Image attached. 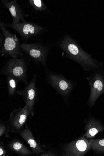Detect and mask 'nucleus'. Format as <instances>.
I'll return each instance as SVG.
<instances>
[{
    "label": "nucleus",
    "instance_id": "f257e3e1",
    "mask_svg": "<svg viewBox=\"0 0 104 156\" xmlns=\"http://www.w3.org/2000/svg\"><path fill=\"white\" fill-rule=\"evenodd\" d=\"M58 46L66 53L67 58L79 64L84 71L94 72L100 70L103 64L86 52L70 36L66 35L58 44Z\"/></svg>",
    "mask_w": 104,
    "mask_h": 156
},
{
    "label": "nucleus",
    "instance_id": "f03ea898",
    "mask_svg": "<svg viewBox=\"0 0 104 156\" xmlns=\"http://www.w3.org/2000/svg\"><path fill=\"white\" fill-rule=\"evenodd\" d=\"M45 81L56 91L68 103L71 92L75 87L76 83L66 79L62 74L45 70Z\"/></svg>",
    "mask_w": 104,
    "mask_h": 156
},
{
    "label": "nucleus",
    "instance_id": "7ed1b4c3",
    "mask_svg": "<svg viewBox=\"0 0 104 156\" xmlns=\"http://www.w3.org/2000/svg\"><path fill=\"white\" fill-rule=\"evenodd\" d=\"M6 27L5 24L0 21V29L4 37L3 44L1 49L2 56H9L14 59L23 58V55L18 37L15 34L9 32Z\"/></svg>",
    "mask_w": 104,
    "mask_h": 156
},
{
    "label": "nucleus",
    "instance_id": "20e7f679",
    "mask_svg": "<svg viewBox=\"0 0 104 156\" xmlns=\"http://www.w3.org/2000/svg\"><path fill=\"white\" fill-rule=\"evenodd\" d=\"M0 74L2 76H12L26 85L28 83L26 63L23 58L8 60L2 67Z\"/></svg>",
    "mask_w": 104,
    "mask_h": 156
},
{
    "label": "nucleus",
    "instance_id": "39448f33",
    "mask_svg": "<svg viewBox=\"0 0 104 156\" xmlns=\"http://www.w3.org/2000/svg\"><path fill=\"white\" fill-rule=\"evenodd\" d=\"M100 70L87 78L91 89L87 104L91 108L95 105L99 98L104 94V74Z\"/></svg>",
    "mask_w": 104,
    "mask_h": 156
},
{
    "label": "nucleus",
    "instance_id": "423d86ee",
    "mask_svg": "<svg viewBox=\"0 0 104 156\" xmlns=\"http://www.w3.org/2000/svg\"><path fill=\"white\" fill-rule=\"evenodd\" d=\"M21 50L35 62L46 66L48 55L50 48L38 43L23 44L20 45Z\"/></svg>",
    "mask_w": 104,
    "mask_h": 156
},
{
    "label": "nucleus",
    "instance_id": "0eeeda50",
    "mask_svg": "<svg viewBox=\"0 0 104 156\" xmlns=\"http://www.w3.org/2000/svg\"><path fill=\"white\" fill-rule=\"evenodd\" d=\"M30 115L28 107L26 105L23 107L14 109L10 113V117L6 122L11 131L18 133L22 130Z\"/></svg>",
    "mask_w": 104,
    "mask_h": 156
},
{
    "label": "nucleus",
    "instance_id": "6e6552de",
    "mask_svg": "<svg viewBox=\"0 0 104 156\" xmlns=\"http://www.w3.org/2000/svg\"><path fill=\"white\" fill-rule=\"evenodd\" d=\"M91 149V145L90 140L83 136L65 146L63 155L82 156Z\"/></svg>",
    "mask_w": 104,
    "mask_h": 156
},
{
    "label": "nucleus",
    "instance_id": "1a4fd4ad",
    "mask_svg": "<svg viewBox=\"0 0 104 156\" xmlns=\"http://www.w3.org/2000/svg\"><path fill=\"white\" fill-rule=\"evenodd\" d=\"M37 75L35 74L30 81L26 85L24 90L17 91V93L22 96L26 105L28 107L30 115L32 116L34 115V108L37 98Z\"/></svg>",
    "mask_w": 104,
    "mask_h": 156
},
{
    "label": "nucleus",
    "instance_id": "9d476101",
    "mask_svg": "<svg viewBox=\"0 0 104 156\" xmlns=\"http://www.w3.org/2000/svg\"><path fill=\"white\" fill-rule=\"evenodd\" d=\"M6 27L16 30L22 38L27 39L41 33L44 30L43 27L31 22L17 23L5 24Z\"/></svg>",
    "mask_w": 104,
    "mask_h": 156
},
{
    "label": "nucleus",
    "instance_id": "9b49d317",
    "mask_svg": "<svg viewBox=\"0 0 104 156\" xmlns=\"http://www.w3.org/2000/svg\"><path fill=\"white\" fill-rule=\"evenodd\" d=\"M26 142L32 150L34 155H38L45 151V145L38 143L34 137L33 133L27 124H26L25 129L18 133Z\"/></svg>",
    "mask_w": 104,
    "mask_h": 156
},
{
    "label": "nucleus",
    "instance_id": "f8f14e48",
    "mask_svg": "<svg viewBox=\"0 0 104 156\" xmlns=\"http://www.w3.org/2000/svg\"><path fill=\"white\" fill-rule=\"evenodd\" d=\"M1 2L3 7L7 9L10 12L12 18L13 23H19L20 21L23 23L26 22L25 19V14L18 4L16 0H2Z\"/></svg>",
    "mask_w": 104,
    "mask_h": 156
},
{
    "label": "nucleus",
    "instance_id": "ddd939ff",
    "mask_svg": "<svg viewBox=\"0 0 104 156\" xmlns=\"http://www.w3.org/2000/svg\"><path fill=\"white\" fill-rule=\"evenodd\" d=\"M85 131L83 135L88 139H92L99 133L104 131V126L99 121L92 118L86 123Z\"/></svg>",
    "mask_w": 104,
    "mask_h": 156
},
{
    "label": "nucleus",
    "instance_id": "4468645a",
    "mask_svg": "<svg viewBox=\"0 0 104 156\" xmlns=\"http://www.w3.org/2000/svg\"><path fill=\"white\" fill-rule=\"evenodd\" d=\"M8 147L10 150L21 156H28L34 154L33 152L18 139H14L11 141L8 144Z\"/></svg>",
    "mask_w": 104,
    "mask_h": 156
},
{
    "label": "nucleus",
    "instance_id": "2eb2a0df",
    "mask_svg": "<svg viewBox=\"0 0 104 156\" xmlns=\"http://www.w3.org/2000/svg\"><path fill=\"white\" fill-rule=\"evenodd\" d=\"M19 81H20L18 79L12 76H7L8 92L10 97L13 96L15 94Z\"/></svg>",
    "mask_w": 104,
    "mask_h": 156
},
{
    "label": "nucleus",
    "instance_id": "dca6fc26",
    "mask_svg": "<svg viewBox=\"0 0 104 156\" xmlns=\"http://www.w3.org/2000/svg\"><path fill=\"white\" fill-rule=\"evenodd\" d=\"M91 149L99 153H104V138L100 139H91L90 140Z\"/></svg>",
    "mask_w": 104,
    "mask_h": 156
},
{
    "label": "nucleus",
    "instance_id": "f3484780",
    "mask_svg": "<svg viewBox=\"0 0 104 156\" xmlns=\"http://www.w3.org/2000/svg\"><path fill=\"white\" fill-rule=\"evenodd\" d=\"M29 2L37 11H45L48 9L47 7L41 0H29Z\"/></svg>",
    "mask_w": 104,
    "mask_h": 156
},
{
    "label": "nucleus",
    "instance_id": "a211bd4d",
    "mask_svg": "<svg viewBox=\"0 0 104 156\" xmlns=\"http://www.w3.org/2000/svg\"><path fill=\"white\" fill-rule=\"evenodd\" d=\"M10 130L6 123H1L0 124V136H5L7 138H10L9 134Z\"/></svg>",
    "mask_w": 104,
    "mask_h": 156
},
{
    "label": "nucleus",
    "instance_id": "6ab92c4d",
    "mask_svg": "<svg viewBox=\"0 0 104 156\" xmlns=\"http://www.w3.org/2000/svg\"><path fill=\"white\" fill-rule=\"evenodd\" d=\"M7 151L4 146V144L1 141L0 142V156H5L7 155Z\"/></svg>",
    "mask_w": 104,
    "mask_h": 156
},
{
    "label": "nucleus",
    "instance_id": "aec40b11",
    "mask_svg": "<svg viewBox=\"0 0 104 156\" xmlns=\"http://www.w3.org/2000/svg\"><path fill=\"white\" fill-rule=\"evenodd\" d=\"M42 153V154L40 155V156H56V155L54 153L51 151H48L46 152H44Z\"/></svg>",
    "mask_w": 104,
    "mask_h": 156
},
{
    "label": "nucleus",
    "instance_id": "412c9836",
    "mask_svg": "<svg viewBox=\"0 0 104 156\" xmlns=\"http://www.w3.org/2000/svg\"><path fill=\"white\" fill-rule=\"evenodd\" d=\"M4 36L2 34V33H0V45H1V48L2 46L3 42H4V41H3V38H4L3 37Z\"/></svg>",
    "mask_w": 104,
    "mask_h": 156
}]
</instances>
